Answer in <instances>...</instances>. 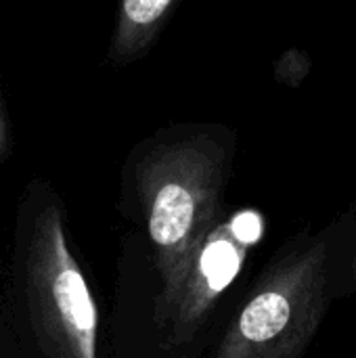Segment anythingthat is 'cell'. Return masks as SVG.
<instances>
[{"label": "cell", "instance_id": "cell-1", "mask_svg": "<svg viewBox=\"0 0 356 358\" xmlns=\"http://www.w3.org/2000/svg\"><path fill=\"white\" fill-rule=\"evenodd\" d=\"M329 243L304 241L264 266L210 358H302L334 296Z\"/></svg>", "mask_w": 356, "mask_h": 358}, {"label": "cell", "instance_id": "cell-2", "mask_svg": "<svg viewBox=\"0 0 356 358\" xmlns=\"http://www.w3.org/2000/svg\"><path fill=\"white\" fill-rule=\"evenodd\" d=\"M13 275L42 357L99 358V308L57 203L40 206L21 229Z\"/></svg>", "mask_w": 356, "mask_h": 358}, {"label": "cell", "instance_id": "cell-3", "mask_svg": "<svg viewBox=\"0 0 356 358\" xmlns=\"http://www.w3.org/2000/svg\"><path fill=\"white\" fill-rule=\"evenodd\" d=\"M260 233L262 222L258 214L243 212L233 218L227 231L210 235L183 289L178 306L159 336L157 348L166 357L189 358L212 313L220 306V298L237 279L245 250L258 241Z\"/></svg>", "mask_w": 356, "mask_h": 358}, {"label": "cell", "instance_id": "cell-4", "mask_svg": "<svg viewBox=\"0 0 356 358\" xmlns=\"http://www.w3.org/2000/svg\"><path fill=\"white\" fill-rule=\"evenodd\" d=\"M172 0H124V17L132 25L153 23Z\"/></svg>", "mask_w": 356, "mask_h": 358}, {"label": "cell", "instance_id": "cell-5", "mask_svg": "<svg viewBox=\"0 0 356 358\" xmlns=\"http://www.w3.org/2000/svg\"><path fill=\"white\" fill-rule=\"evenodd\" d=\"M356 294V254L350 266L334 273V296H350Z\"/></svg>", "mask_w": 356, "mask_h": 358}, {"label": "cell", "instance_id": "cell-6", "mask_svg": "<svg viewBox=\"0 0 356 358\" xmlns=\"http://www.w3.org/2000/svg\"><path fill=\"white\" fill-rule=\"evenodd\" d=\"M6 155H8V130H6L4 113L0 107V159H4Z\"/></svg>", "mask_w": 356, "mask_h": 358}, {"label": "cell", "instance_id": "cell-7", "mask_svg": "<svg viewBox=\"0 0 356 358\" xmlns=\"http://www.w3.org/2000/svg\"><path fill=\"white\" fill-rule=\"evenodd\" d=\"M0 352H2V325H0Z\"/></svg>", "mask_w": 356, "mask_h": 358}, {"label": "cell", "instance_id": "cell-8", "mask_svg": "<svg viewBox=\"0 0 356 358\" xmlns=\"http://www.w3.org/2000/svg\"><path fill=\"white\" fill-rule=\"evenodd\" d=\"M350 358H356V352H355V355H353V357H350Z\"/></svg>", "mask_w": 356, "mask_h": 358}]
</instances>
